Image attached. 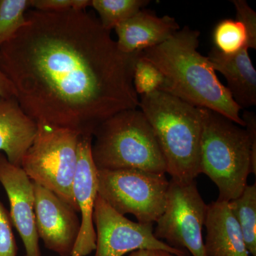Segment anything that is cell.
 <instances>
[{"label":"cell","mask_w":256,"mask_h":256,"mask_svg":"<svg viewBox=\"0 0 256 256\" xmlns=\"http://www.w3.org/2000/svg\"><path fill=\"white\" fill-rule=\"evenodd\" d=\"M164 78L158 68L140 56L133 74V86L138 96L148 95L161 90Z\"/></svg>","instance_id":"obj_21"},{"label":"cell","mask_w":256,"mask_h":256,"mask_svg":"<svg viewBox=\"0 0 256 256\" xmlns=\"http://www.w3.org/2000/svg\"><path fill=\"white\" fill-rule=\"evenodd\" d=\"M31 4L32 0H0V47L24 26Z\"/></svg>","instance_id":"obj_20"},{"label":"cell","mask_w":256,"mask_h":256,"mask_svg":"<svg viewBox=\"0 0 256 256\" xmlns=\"http://www.w3.org/2000/svg\"><path fill=\"white\" fill-rule=\"evenodd\" d=\"M235 6L236 20L242 22L246 28L250 48H256V13L244 0L232 1Z\"/></svg>","instance_id":"obj_24"},{"label":"cell","mask_w":256,"mask_h":256,"mask_svg":"<svg viewBox=\"0 0 256 256\" xmlns=\"http://www.w3.org/2000/svg\"><path fill=\"white\" fill-rule=\"evenodd\" d=\"M0 96L2 97H16V90L10 79L3 73L0 68Z\"/></svg>","instance_id":"obj_25"},{"label":"cell","mask_w":256,"mask_h":256,"mask_svg":"<svg viewBox=\"0 0 256 256\" xmlns=\"http://www.w3.org/2000/svg\"><path fill=\"white\" fill-rule=\"evenodd\" d=\"M228 203L242 230L248 252L256 256V184L247 185L240 196Z\"/></svg>","instance_id":"obj_17"},{"label":"cell","mask_w":256,"mask_h":256,"mask_svg":"<svg viewBox=\"0 0 256 256\" xmlns=\"http://www.w3.org/2000/svg\"><path fill=\"white\" fill-rule=\"evenodd\" d=\"M247 47L233 54H224L214 47L208 58L215 72L227 82V89L240 108L256 105V70Z\"/></svg>","instance_id":"obj_15"},{"label":"cell","mask_w":256,"mask_h":256,"mask_svg":"<svg viewBox=\"0 0 256 256\" xmlns=\"http://www.w3.org/2000/svg\"><path fill=\"white\" fill-rule=\"evenodd\" d=\"M37 234L45 247L60 256H70L80 220L73 207L50 190L34 182Z\"/></svg>","instance_id":"obj_10"},{"label":"cell","mask_w":256,"mask_h":256,"mask_svg":"<svg viewBox=\"0 0 256 256\" xmlns=\"http://www.w3.org/2000/svg\"><path fill=\"white\" fill-rule=\"evenodd\" d=\"M92 136H80L73 194L82 214L80 228L70 256H87L96 250V233L92 214L98 196V169L92 160Z\"/></svg>","instance_id":"obj_12"},{"label":"cell","mask_w":256,"mask_h":256,"mask_svg":"<svg viewBox=\"0 0 256 256\" xmlns=\"http://www.w3.org/2000/svg\"><path fill=\"white\" fill-rule=\"evenodd\" d=\"M0 183L9 198L10 218L22 240L25 256H42L35 220L34 182L21 166L11 164L2 152Z\"/></svg>","instance_id":"obj_11"},{"label":"cell","mask_w":256,"mask_h":256,"mask_svg":"<svg viewBox=\"0 0 256 256\" xmlns=\"http://www.w3.org/2000/svg\"><path fill=\"white\" fill-rule=\"evenodd\" d=\"M149 3L146 0H92V6L100 16L102 28L110 31Z\"/></svg>","instance_id":"obj_18"},{"label":"cell","mask_w":256,"mask_h":256,"mask_svg":"<svg viewBox=\"0 0 256 256\" xmlns=\"http://www.w3.org/2000/svg\"><path fill=\"white\" fill-rule=\"evenodd\" d=\"M92 6L90 0H32L31 8L48 12H63L70 10H85Z\"/></svg>","instance_id":"obj_23"},{"label":"cell","mask_w":256,"mask_h":256,"mask_svg":"<svg viewBox=\"0 0 256 256\" xmlns=\"http://www.w3.org/2000/svg\"><path fill=\"white\" fill-rule=\"evenodd\" d=\"M207 210L208 204L200 194L195 180L171 178L164 212L154 228V236L192 256H208L203 239Z\"/></svg>","instance_id":"obj_8"},{"label":"cell","mask_w":256,"mask_h":256,"mask_svg":"<svg viewBox=\"0 0 256 256\" xmlns=\"http://www.w3.org/2000/svg\"><path fill=\"white\" fill-rule=\"evenodd\" d=\"M80 136L70 130L38 122L36 137L21 165L33 182L54 192L77 213L73 182Z\"/></svg>","instance_id":"obj_6"},{"label":"cell","mask_w":256,"mask_h":256,"mask_svg":"<svg viewBox=\"0 0 256 256\" xmlns=\"http://www.w3.org/2000/svg\"><path fill=\"white\" fill-rule=\"evenodd\" d=\"M119 50L124 54L143 52L168 41L180 30L174 18L156 16L142 10L114 28Z\"/></svg>","instance_id":"obj_13"},{"label":"cell","mask_w":256,"mask_h":256,"mask_svg":"<svg viewBox=\"0 0 256 256\" xmlns=\"http://www.w3.org/2000/svg\"><path fill=\"white\" fill-rule=\"evenodd\" d=\"M139 108L156 134L166 173L178 181L195 180L201 174V109L161 90L141 96Z\"/></svg>","instance_id":"obj_4"},{"label":"cell","mask_w":256,"mask_h":256,"mask_svg":"<svg viewBox=\"0 0 256 256\" xmlns=\"http://www.w3.org/2000/svg\"><path fill=\"white\" fill-rule=\"evenodd\" d=\"M200 109V172L218 188L217 200L228 202L240 196L249 174H256V124L242 128L215 111Z\"/></svg>","instance_id":"obj_3"},{"label":"cell","mask_w":256,"mask_h":256,"mask_svg":"<svg viewBox=\"0 0 256 256\" xmlns=\"http://www.w3.org/2000/svg\"><path fill=\"white\" fill-rule=\"evenodd\" d=\"M18 250L10 213L0 202V256H16Z\"/></svg>","instance_id":"obj_22"},{"label":"cell","mask_w":256,"mask_h":256,"mask_svg":"<svg viewBox=\"0 0 256 256\" xmlns=\"http://www.w3.org/2000/svg\"><path fill=\"white\" fill-rule=\"evenodd\" d=\"M170 181L146 170H98V194L120 214H130L141 224L156 223L166 204Z\"/></svg>","instance_id":"obj_7"},{"label":"cell","mask_w":256,"mask_h":256,"mask_svg":"<svg viewBox=\"0 0 256 256\" xmlns=\"http://www.w3.org/2000/svg\"><path fill=\"white\" fill-rule=\"evenodd\" d=\"M200 32L184 26L164 43L142 52L164 76L161 92L215 111L245 127L240 107L220 82L208 57L198 52Z\"/></svg>","instance_id":"obj_2"},{"label":"cell","mask_w":256,"mask_h":256,"mask_svg":"<svg viewBox=\"0 0 256 256\" xmlns=\"http://www.w3.org/2000/svg\"><path fill=\"white\" fill-rule=\"evenodd\" d=\"M92 160L98 170L138 169L166 174L164 156L140 109L121 111L94 132Z\"/></svg>","instance_id":"obj_5"},{"label":"cell","mask_w":256,"mask_h":256,"mask_svg":"<svg viewBox=\"0 0 256 256\" xmlns=\"http://www.w3.org/2000/svg\"><path fill=\"white\" fill-rule=\"evenodd\" d=\"M204 246L208 256H249L244 236L226 202L208 204Z\"/></svg>","instance_id":"obj_16"},{"label":"cell","mask_w":256,"mask_h":256,"mask_svg":"<svg viewBox=\"0 0 256 256\" xmlns=\"http://www.w3.org/2000/svg\"><path fill=\"white\" fill-rule=\"evenodd\" d=\"M26 18L0 47V68L32 118L94 137L106 120L139 107L133 74L142 52L120 50L85 10H32Z\"/></svg>","instance_id":"obj_1"},{"label":"cell","mask_w":256,"mask_h":256,"mask_svg":"<svg viewBox=\"0 0 256 256\" xmlns=\"http://www.w3.org/2000/svg\"><path fill=\"white\" fill-rule=\"evenodd\" d=\"M92 220L96 233L94 256H124L139 250H162L176 256H190L186 250L174 248L156 238L153 224L128 220L98 194L94 205Z\"/></svg>","instance_id":"obj_9"},{"label":"cell","mask_w":256,"mask_h":256,"mask_svg":"<svg viewBox=\"0 0 256 256\" xmlns=\"http://www.w3.org/2000/svg\"><path fill=\"white\" fill-rule=\"evenodd\" d=\"M128 256H176L174 254L162 250H139L130 252Z\"/></svg>","instance_id":"obj_26"},{"label":"cell","mask_w":256,"mask_h":256,"mask_svg":"<svg viewBox=\"0 0 256 256\" xmlns=\"http://www.w3.org/2000/svg\"><path fill=\"white\" fill-rule=\"evenodd\" d=\"M37 130L38 122L24 111L16 97L0 96V152L11 164L21 166Z\"/></svg>","instance_id":"obj_14"},{"label":"cell","mask_w":256,"mask_h":256,"mask_svg":"<svg viewBox=\"0 0 256 256\" xmlns=\"http://www.w3.org/2000/svg\"><path fill=\"white\" fill-rule=\"evenodd\" d=\"M215 48L224 54H233L242 48L250 50L246 28L238 20L225 18L214 30Z\"/></svg>","instance_id":"obj_19"}]
</instances>
